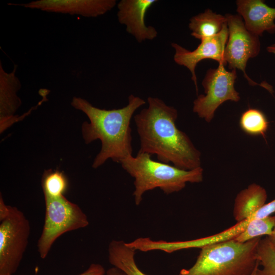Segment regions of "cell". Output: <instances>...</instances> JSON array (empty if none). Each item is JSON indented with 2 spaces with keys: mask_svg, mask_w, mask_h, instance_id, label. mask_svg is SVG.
<instances>
[{
  "mask_svg": "<svg viewBox=\"0 0 275 275\" xmlns=\"http://www.w3.org/2000/svg\"><path fill=\"white\" fill-rule=\"evenodd\" d=\"M135 251L123 240H113L108 246V261L113 267L126 275H147L140 269L135 263Z\"/></svg>",
  "mask_w": 275,
  "mask_h": 275,
  "instance_id": "cell-17",
  "label": "cell"
},
{
  "mask_svg": "<svg viewBox=\"0 0 275 275\" xmlns=\"http://www.w3.org/2000/svg\"><path fill=\"white\" fill-rule=\"evenodd\" d=\"M236 5V11L248 31L259 37L265 32L275 33V8L262 0H237Z\"/></svg>",
  "mask_w": 275,
  "mask_h": 275,
  "instance_id": "cell-12",
  "label": "cell"
},
{
  "mask_svg": "<svg viewBox=\"0 0 275 275\" xmlns=\"http://www.w3.org/2000/svg\"><path fill=\"white\" fill-rule=\"evenodd\" d=\"M45 215L42 231L37 242L40 257L45 259L53 244L62 235L84 228L89 222L81 209L65 197H44Z\"/></svg>",
  "mask_w": 275,
  "mask_h": 275,
  "instance_id": "cell-5",
  "label": "cell"
},
{
  "mask_svg": "<svg viewBox=\"0 0 275 275\" xmlns=\"http://www.w3.org/2000/svg\"><path fill=\"white\" fill-rule=\"evenodd\" d=\"M266 49L268 52L275 55V43L268 46Z\"/></svg>",
  "mask_w": 275,
  "mask_h": 275,
  "instance_id": "cell-25",
  "label": "cell"
},
{
  "mask_svg": "<svg viewBox=\"0 0 275 275\" xmlns=\"http://www.w3.org/2000/svg\"><path fill=\"white\" fill-rule=\"evenodd\" d=\"M261 237L245 242L234 239L205 245L195 264L178 275H251L259 266Z\"/></svg>",
  "mask_w": 275,
  "mask_h": 275,
  "instance_id": "cell-4",
  "label": "cell"
},
{
  "mask_svg": "<svg viewBox=\"0 0 275 275\" xmlns=\"http://www.w3.org/2000/svg\"><path fill=\"white\" fill-rule=\"evenodd\" d=\"M31 227L24 213L9 206L0 218V275H13L18 269L26 249Z\"/></svg>",
  "mask_w": 275,
  "mask_h": 275,
  "instance_id": "cell-6",
  "label": "cell"
},
{
  "mask_svg": "<svg viewBox=\"0 0 275 275\" xmlns=\"http://www.w3.org/2000/svg\"><path fill=\"white\" fill-rule=\"evenodd\" d=\"M275 224V216L252 219L246 228L234 240L239 242H245L262 236L270 235Z\"/></svg>",
  "mask_w": 275,
  "mask_h": 275,
  "instance_id": "cell-20",
  "label": "cell"
},
{
  "mask_svg": "<svg viewBox=\"0 0 275 275\" xmlns=\"http://www.w3.org/2000/svg\"><path fill=\"white\" fill-rule=\"evenodd\" d=\"M151 155L138 153L121 162L122 168L134 179L133 196L136 205L141 204L145 193L159 188L167 194L178 192L187 182L199 183L203 181V169L199 167L191 170L180 169L174 166L153 160Z\"/></svg>",
  "mask_w": 275,
  "mask_h": 275,
  "instance_id": "cell-3",
  "label": "cell"
},
{
  "mask_svg": "<svg viewBox=\"0 0 275 275\" xmlns=\"http://www.w3.org/2000/svg\"><path fill=\"white\" fill-rule=\"evenodd\" d=\"M145 103L143 99L131 94L125 106L107 110L94 106L82 98H73L71 105L85 113L90 120L82 125L85 143L89 144L96 140L101 142V150L94 159L93 168H98L108 159L120 163L132 155L130 122L136 110Z\"/></svg>",
  "mask_w": 275,
  "mask_h": 275,
  "instance_id": "cell-2",
  "label": "cell"
},
{
  "mask_svg": "<svg viewBox=\"0 0 275 275\" xmlns=\"http://www.w3.org/2000/svg\"><path fill=\"white\" fill-rule=\"evenodd\" d=\"M228 37L224 52V59L229 69L241 70L251 86L262 87L272 94V87L266 82L258 84L246 74L248 61L256 57L261 50L259 37L247 30L241 17L237 14H226Z\"/></svg>",
  "mask_w": 275,
  "mask_h": 275,
  "instance_id": "cell-7",
  "label": "cell"
},
{
  "mask_svg": "<svg viewBox=\"0 0 275 275\" xmlns=\"http://www.w3.org/2000/svg\"><path fill=\"white\" fill-rule=\"evenodd\" d=\"M105 273V269L101 264L93 263L86 270L77 275H104Z\"/></svg>",
  "mask_w": 275,
  "mask_h": 275,
  "instance_id": "cell-22",
  "label": "cell"
},
{
  "mask_svg": "<svg viewBox=\"0 0 275 275\" xmlns=\"http://www.w3.org/2000/svg\"><path fill=\"white\" fill-rule=\"evenodd\" d=\"M259 266L256 275H275V251L267 237L261 239L257 248Z\"/></svg>",
  "mask_w": 275,
  "mask_h": 275,
  "instance_id": "cell-21",
  "label": "cell"
},
{
  "mask_svg": "<svg viewBox=\"0 0 275 275\" xmlns=\"http://www.w3.org/2000/svg\"><path fill=\"white\" fill-rule=\"evenodd\" d=\"M106 275H126L124 272L119 269L113 267L108 269L106 272Z\"/></svg>",
  "mask_w": 275,
  "mask_h": 275,
  "instance_id": "cell-23",
  "label": "cell"
},
{
  "mask_svg": "<svg viewBox=\"0 0 275 275\" xmlns=\"http://www.w3.org/2000/svg\"><path fill=\"white\" fill-rule=\"evenodd\" d=\"M274 213L275 199L264 205L251 216L237 223L235 225L222 232L211 236L194 240L173 241L172 248L175 251L190 248H201L207 245L233 239L246 228L252 219L266 217L271 216Z\"/></svg>",
  "mask_w": 275,
  "mask_h": 275,
  "instance_id": "cell-13",
  "label": "cell"
},
{
  "mask_svg": "<svg viewBox=\"0 0 275 275\" xmlns=\"http://www.w3.org/2000/svg\"><path fill=\"white\" fill-rule=\"evenodd\" d=\"M42 187L44 197L59 198L67 191L68 181L63 172L49 169L43 174Z\"/></svg>",
  "mask_w": 275,
  "mask_h": 275,
  "instance_id": "cell-19",
  "label": "cell"
},
{
  "mask_svg": "<svg viewBox=\"0 0 275 275\" xmlns=\"http://www.w3.org/2000/svg\"><path fill=\"white\" fill-rule=\"evenodd\" d=\"M156 2V0H121L117 4L119 22L126 26V31L139 43L152 40L157 36L156 29L145 23L148 10Z\"/></svg>",
  "mask_w": 275,
  "mask_h": 275,
  "instance_id": "cell-11",
  "label": "cell"
},
{
  "mask_svg": "<svg viewBox=\"0 0 275 275\" xmlns=\"http://www.w3.org/2000/svg\"><path fill=\"white\" fill-rule=\"evenodd\" d=\"M228 37L227 24L217 35L201 40L200 44L194 50H189L176 43H172L175 50L174 61L178 65L187 68L191 75L198 93L197 78L196 68L202 60L211 59L216 61L218 64L227 65L224 59V52Z\"/></svg>",
  "mask_w": 275,
  "mask_h": 275,
  "instance_id": "cell-9",
  "label": "cell"
},
{
  "mask_svg": "<svg viewBox=\"0 0 275 275\" xmlns=\"http://www.w3.org/2000/svg\"><path fill=\"white\" fill-rule=\"evenodd\" d=\"M17 65L13 70L7 72L0 62V112L1 130H4L12 122H15L14 114L21 104V101L17 95L21 87L19 78L16 75Z\"/></svg>",
  "mask_w": 275,
  "mask_h": 275,
  "instance_id": "cell-14",
  "label": "cell"
},
{
  "mask_svg": "<svg viewBox=\"0 0 275 275\" xmlns=\"http://www.w3.org/2000/svg\"><path fill=\"white\" fill-rule=\"evenodd\" d=\"M267 196L266 190L256 183H252L241 190L235 199V220L238 223L251 216L265 204Z\"/></svg>",
  "mask_w": 275,
  "mask_h": 275,
  "instance_id": "cell-15",
  "label": "cell"
},
{
  "mask_svg": "<svg viewBox=\"0 0 275 275\" xmlns=\"http://www.w3.org/2000/svg\"><path fill=\"white\" fill-rule=\"evenodd\" d=\"M227 24L225 15L217 14L209 9L193 16L188 28L191 35L200 40L214 37L218 34Z\"/></svg>",
  "mask_w": 275,
  "mask_h": 275,
  "instance_id": "cell-16",
  "label": "cell"
},
{
  "mask_svg": "<svg viewBox=\"0 0 275 275\" xmlns=\"http://www.w3.org/2000/svg\"><path fill=\"white\" fill-rule=\"evenodd\" d=\"M239 126L242 130L249 135L264 136L268 129V122L262 111L251 108L241 114Z\"/></svg>",
  "mask_w": 275,
  "mask_h": 275,
  "instance_id": "cell-18",
  "label": "cell"
},
{
  "mask_svg": "<svg viewBox=\"0 0 275 275\" xmlns=\"http://www.w3.org/2000/svg\"><path fill=\"white\" fill-rule=\"evenodd\" d=\"M116 0H37L24 4H8L50 13L96 17L111 10Z\"/></svg>",
  "mask_w": 275,
  "mask_h": 275,
  "instance_id": "cell-10",
  "label": "cell"
},
{
  "mask_svg": "<svg viewBox=\"0 0 275 275\" xmlns=\"http://www.w3.org/2000/svg\"><path fill=\"white\" fill-rule=\"evenodd\" d=\"M270 243V244L275 251V224L271 234L266 236Z\"/></svg>",
  "mask_w": 275,
  "mask_h": 275,
  "instance_id": "cell-24",
  "label": "cell"
},
{
  "mask_svg": "<svg viewBox=\"0 0 275 275\" xmlns=\"http://www.w3.org/2000/svg\"><path fill=\"white\" fill-rule=\"evenodd\" d=\"M236 78V70L228 71L222 64L216 68L208 69L202 81L205 95H198L194 101L193 112L210 122L222 103L229 100L239 101V94L234 87Z\"/></svg>",
  "mask_w": 275,
  "mask_h": 275,
  "instance_id": "cell-8",
  "label": "cell"
},
{
  "mask_svg": "<svg viewBox=\"0 0 275 275\" xmlns=\"http://www.w3.org/2000/svg\"><path fill=\"white\" fill-rule=\"evenodd\" d=\"M147 102L148 107L134 116L139 152L155 155L159 161L171 162L182 170L201 167V152L176 126L177 110L157 97H148Z\"/></svg>",
  "mask_w": 275,
  "mask_h": 275,
  "instance_id": "cell-1",
  "label": "cell"
},
{
  "mask_svg": "<svg viewBox=\"0 0 275 275\" xmlns=\"http://www.w3.org/2000/svg\"><path fill=\"white\" fill-rule=\"evenodd\" d=\"M257 268L254 271V272L251 275H256V270H257Z\"/></svg>",
  "mask_w": 275,
  "mask_h": 275,
  "instance_id": "cell-26",
  "label": "cell"
}]
</instances>
